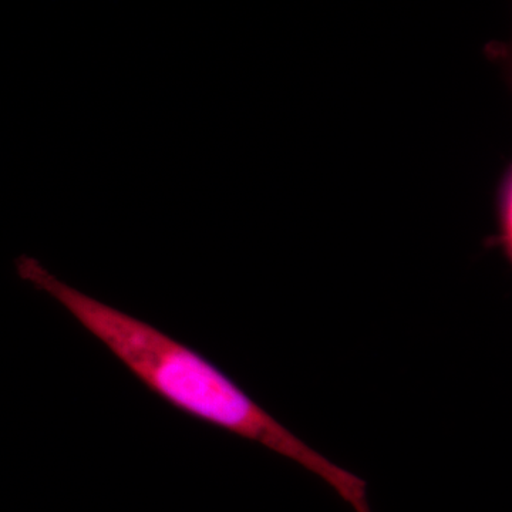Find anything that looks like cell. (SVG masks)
Returning a JSON list of instances; mask_svg holds the SVG:
<instances>
[{
  "mask_svg": "<svg viewBox=\"0 0 512 512\" xmlns=\"http://www.w3.org/2000/svg\"><path fill=\"white\" fill-rule=\"evenodd\" d=\"M18 269L23 278L52 295L140 382L175 409L292 460L326 481L357 512L369 510L362 478L308 446L194 350L143 320L64 284L35 259L23 256Z\"/></svg>",
  "mask_w": 512,
  "mask_h": 512,
  "instance_id": "cell-1",
  "label": "cell"
},
{
  "mask_svg": "<svg viewBox=\"0 0 512 512\" xmlns=\"http://www.w3.org/2000/svg\"><path fill=\"white\" fill-rule=\"evenodd\" d=\"M504 242L512 259V178L505 192L504 201Z\"/></svg>",
  "mask_w": 512,
  "mask_h": 512,
  "instance_id": "cell-2",
  "label": "cell"
}]
</instances>
